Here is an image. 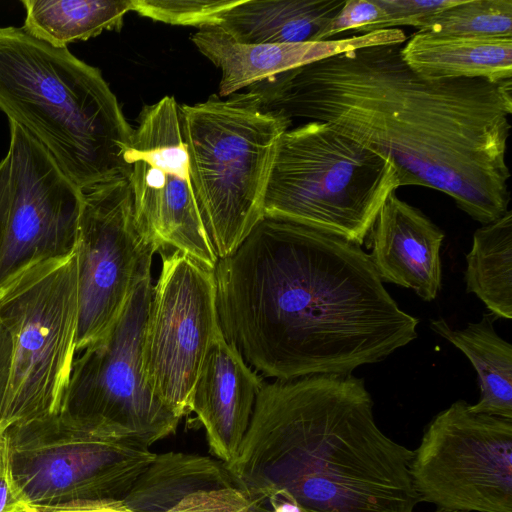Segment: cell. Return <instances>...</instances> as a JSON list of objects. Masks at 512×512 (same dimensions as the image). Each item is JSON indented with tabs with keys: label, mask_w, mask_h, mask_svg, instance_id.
Wrapping results in <instances>:
<instances>
[{
	"label": "cell",
	"mask_w": 512,
	"mask_h": 512,
	"mask_svg": "<svg viewBox=\"0 0 512 512\" xmlns=\"http://www.w3.org/2000/svg\"><path fill=\"white\" fill-rule=\"evenodd\" d=\"M401 45L341 53L238 97L290 121L327 123L389 157L400 187L436 189L472 219L493 222L509 210L511 80L425 78L403 61Z\"/></svg>",
	"instance_id": "6da1fadb"
},
{
	"label": "cell",
	"mask_w": 512,
	"mask_h": 512,
	"mask_svg": "<svg viewBox=\"0 0 512 512\" xmlns=\"http://www.w3.org/2000/svg\"><path fill=\"white\" fill-rule=\"evenodd\" d=\"M214 274L222 335L265 377L352 374L418 336L359 245L282 217L263 214Z\"/></svg>",
	"instance_id": "7a4b0ae2"
},
{
	"label": "cell",
	"mask_w": 512,
	"mask_h": 512,
	"mask_svg": "<svg viewBox=\"0 0 512 512\" xmlns=\"http://www.w3.org/2000/svg\"><path fill=\"white\" fill-rule=\"evenodd\" d=\"M373 406L352 374L264 382L226 467L248 496L282 498L302 512H413L414 451L379 428Z\"/></svg>",
	"instance_id": "3957f363"
},
{
	"label": "cell",
	"mask_w": 512,
	"mask_h": 512,
	"mask_svg": "<svg viewBox=\"0 0 512 512\" xmlns=\"http://www.w3.org/2000/svg\"><path fill=\"white\" fill-rule=\"evenodd\" d=\"M0 109L80 190L128 177L133 128L101 71L22 27H0Z\"/></svg>",
	"instance_id": "277c9868"
},
{
	"label": "cell",
	"mask_w": 512,
	"mask_h": 512,
	"mask_svg": "<svg viewBox=\"0 0 512 512\" xmlns=\"http://www.w3.org/2000/svg\"><path fill=\"white\" fill-rule=\"evenodd\" d=\"M400 187L393 161L309 121L286 130L273 158L263 214L361 246L387 197Z\"/></svg>",
	"instance_id": "5b68a950"
},
{
	"label": "cell",
	"mask_w": 512,
	"mask_h": 512,
	"mask_svg": "<svg viewBox=\"0 0 512 512\" xmlns=\"http://www.w3.org/2000/svg\"><path fill=\"white\" fill-rule=\"evenodd\" d=\"M179 118L196 203L219 260L262 217L275 150L291 121L233 96L179 106Z\"/></svg>",
	"instance_id": "8992f818"
},
{
	"label": "cell",
	"mask_w": 512,
	"mask_h": 512,
	"mask_svg": "<svg viewBox=\"0 0 512 512\" xmlns=\"http://www.w3.org/2000/svg\"><path fill=\"white\" fill-rule=\"evenodd\" d=\"M0 319L13 341L11 379L0 426L59 414L76 353V249L31 264L3 283Z\"/></svg>",
	"instance_id": "52a82bcc"
},
{
	"label": "cell",
	"mask_w": 512,
	"mask_h": 512,
	"mask_svg": "<svg viewBox=\"0 0 512 512\" xmlns=\"http://www.w3.org/2000/svg\"><path fill=\"white\" fill-rule=\"evenodd\" d=\"M152 287L148 265L106 335L74 359L59 413L96 434L149 448L175 433L181 420L154 394L142 369Z\"/></svg>",
	"instance_id": "ba28073f"
},
{
	"label": "cell",
	"mask_w": 512,
	"mask_h": 512,
	"mask_svg": "<svg viewBox=\"0 0 512 512\" xmlns=\"http://www.w3.org/2000/svg\"><path fill=\"white\" fill-rule=\"evenodd\" d=\"M14 478L31 507L125 498L157 454L57 414L7 427Z\"/></svg>",
	"instance_id": "9c48e42d"
},
{
	"label": "cell",
	"mask_w": 512,
	"mask_h": 512,
	"mask_svg": "<svg viewBox=\"0 0 512 512\" xmlns=\"http://www.w3.org/2000/svg\"><path fill=\"white\" fill-rule=\"evenodd\" d=\"M409 473L420 502L463 512H512V419L452 403L427 425Z\"/></svg>",
	"instance_id": "30bf717a"
},
{
	"label": "cell",
	"mask_w": 512,
	"mask_h": 512,
	"mask_svg": "<svg viewBox=\"0 0 512 512\" xmlns=\"http://www.w3.org/2000/svg\"><path fill=\"white\" fill-rule=\"evenodd\" d=\"M157 251L136 219L128 177L81 190L76 353L106 335Z\"/></svg>",
	"instance_id": "8fae6325"
},
{
	"label": "cell",
	"mask_w": 512,
	"mask_h": 512,
	"mask_svg": "<svg viewBox=\"0 0 512 512\" xmlns=\"http://www.w3.org/2000/svg\"><path fill=\"white\" fill-rule=\"evenodd\" d=\"M221 334L214 270L178 250L162 257L143 337L142 369L154 394L181 418L190 413L203 360Z\"/></svg>",
	"instance_id": "7c38bea8"
},
{
	"label": "cell",
	"mask_w": 512,
	"mask_h": 512,
	"mask_svg": "<svg viewBox=\"0 0 512 512\" xmlns=\"http://www.w3.org/2000/svg\"><path fill=\"white\" fill-rule=\"evenodd\" d=\"M126 159L136 219L158 251L175 248L214 270L173 96L142 108Z\"/></svg>",
	"instance_id": "4fadbf2b"
},
{
	"label": "cell",
	"mask_w": 512,
	"mask_h": 512,
	"mask_svg": "<svg viewBox=\"0 0 512 512\" xmlns=\"http://www.w3.org/2000/svg\"><path fill=\"white\" fill-rule=\"evenodd\" d=\"M10 200L0 240V286L25 267L76 249L81 190L26 130L9 121Z\"/></svg>",
	"instance_id": "5bb4252c"
},
{
	"label": "cell",
	"mask_w": 512,
	"mask_h": 512,
	"mask_svg": "<svg viewBox=\"0 0 512 512\" xmlns=\"http://www.w3.org/2000/svg\"><path fill=\"white\" fill-rule=\"evenodd\" d=\"M191 40L221 69L219 96L229 97L277 74L364 47L403 44L407 37L403 30L392 28L336 40L248 44L238 42L219 27L210 25L199 28Z\"/></svg>",
	"instance_id": "9a60e30c"
},
{
	"label": "cell",
	"mask_w": 512,
	"mask_h": 512,
	"mask_svg": "<svg viewBox=\"0 0 512 512\" xmlns=\"http://www.w3.org/2000/svg\"><path fill=\"white\" fill-rule=\"evenodd\" d=\"M134 512H245L250 497L221 461L199 454H157L125 498Z\"/></svg>",
	"instance_id": "2e32d148"
},
{
	"label": "cell",
	"mask_w": 512,
	"mask_h": 512,
	"mask_svg": "<svg viewBox=\"0 0 512 512\" xmlns=\"http://www.w3.org/2000/svg\"><path fill=\"white\" fill-rule=\"evenodd\" d=\"M263 383L222 334L212 342L193 387L190 412L203 426L210 452L226 466L238 455Z\"/></svg>",
	"instance_id": "e0dca14e"
},
{
	"label": "cell",
	"mask_w": 512,
	"mask_h": 512,
	"mask_svg": "<svg viewBox=\"0 0 512 512\" xmlns=\"http://www.w3.org/2000/svg\"><path fill=\"white\" fill-rule=\"evenodd\" d=\"M379 277L434 300L442 285L440 249L445 233L421 210L392 192L367 236Z\"/></svg>",
	"instance_id": "ac0fdd59"
},
{
	"label": "cell",
	"mask_w": 512,
	"mask_h": 512,
	"mask_svg": "<svg viewBox=\"0 0 512 512\" xmlns=\"http://www.w3.org/2000/svg\"><path fill=\"white\" fill-rule=\"evenodd\" d=\"M345 0H240L221 14L216 25L248 44L315 41Z\"/></svg>",
	"instance_id": "d6986e66"
},
{
	"label": "cell",
	"mask_w": 512,
	"mask_h": 512,
	"mask_svg": "<svg viewBox=\"0 0 512 512\" xmlns=\"http://www.w3.org/2000/svg\"><path fill=\"white\" fill-rule=\"evenodd\" d=\"M403 61L429 79L512 78V39H470L413 34L400 49Z\"/></svg>",
	"instance_id": "ffe728a7"
},
{
	"label": "cell",
	"mask_w": 512,
	"mask_h": 512,
	"mask_svg": "<svg viewBox=\"0 0 512 512\" xmlns=\"http://www.w3.org/2000/svg\"><path fill=\"white\" fill-rule=\"evenodd\" d=\"M431 329L459 349L475 368L480 397L471 411L512 419V345L501 338L488 315L463 329L434 319Z\"/></svg>",
	"instance_id": "44dd1931"
},
{
	"label": "cell",
	"mask_w": 512,
	"mask_h": 512,
	"mask_svg": "<svg viewBox=\"0 0 512 512\" xmlns=\"http://www.w3.org/2000/svg\"><path fill=\"white\" fill-rule=\"evenodd\" d=\"M22 28L55 47L86 41L103 31H119L132 0H22Z\"/></svg>",
	"instance_id": "7402d4cb"
},
{
	"label": "cell",
	"mask_w": 512,
	"mask_h": 512,
	"mask_svg": "<svg viewBox=\"0 0 512 512\" xmlns=\"http://www.w3.org/2000/svg\"><path fill=\"white\" fill-rule=\"evenodd\" d=\"M464 280L496 318H512V211L473 234Z\"/></svg>",
	"instance_id": "603a6c76"
},
{
	"label": "cell",
	"mask_w": 512,
	"mask_h": 512,
	"mask_svg": "<svg viewBox=\"0 0 512 512\" xmlns=\"http://www.w3.org/2000/svg\"><path fill=\"white\" fill-rule=\"evenodd\" d=\"M418 32L439 37L512 39V0H460L424 21Z\"/></svg>",
	"instance_id": "cb8c5ba5"
},
{
	"label": "cell",
	"mask_w": 512,
	"mask_h": 512,
	"mask_svg": "<svg viewBox=\"0 0 512 512\" xmlns=\"http://www.w3.org/2000/svg\"><path fill=\"white\" fill-rule=\"evenodd\" d=\"M240 0H132V11L154 21L202 28L216 25Z\"/></svg>",
	"instance_id": "d4e9b609"
},
{
	"label": "cell",
	"mask_w": 512,
	"mask_h": 512,
	"mask_svg": "<svg viewBox=\"0 0 512 512\" xmlns=\"http://www.w3.org/2000/svg\"><path fill=\"white\" fill-rule=\"evenodd\" d=\"M384 19V10L378 0H345L337 14L319 32L315 41L330 40L331 37L350 30L361 34L376 31Z\"/></svg>",
	"instance_id": "484cf974"
},
{
	"label": "cell",
	"mask_w": 512,
	"mask_h": 512,
	"mask_svg": "<svg viewBox=\"0 0 512 512\" xmlns=\"http://www.w3.org/2000/svg\"><path fill=\"white\" fill-rule=\"evenodd\" d=\"M460 0H378L384 10V19L376 31L413 26L417 29L431 16L458 4Z\"/></svg>",
	"instance_id": "4316f807"
},
{
	"label": "cell",
	"mask_w": 512,
	"mask_h": 512,
	"mask_svg": "<svg viewBox=\"0 0 512 512\" xmlns=\"http://www.w3.org/2000/svg\"><path fill=\"white\" fill-rule=\"evenodd\" d=\"M12 471L7 427L0 431V512H30Z\"/></svg>",
	"instance_id": "83f0119b"
},
{
	"label": "cell",
	"mask_w": 512,
	"mask_h": 512,
	"mask_svg": "<svg viewBox=\"0 0 512 512\" xmlns=\"http://www.w3.org/2000/svg\"><path fill=\"white\" fill-rule=\"evenodd\" d=\"M31 512H134L116 499L72 501L56 505L31 507Z\"/></svg>",
	"instance_id": "f1b7e54d"
},
{
	"label": "cell",
	"mask_w": 512,
	"mask_h": 512,
	"mask_svg": "<svg viewBox=\"0 0 512 512\" xmlns=\"http://www.w3.org/2000/svg\"><path fill=\"white\" fill-rule=\"evenodd\" d=\"M13 341L11 334L0 319V412L2 410L12 372Z\"/></svg>",
	"instance_id": "f546056e"
},
{
	"label": "cell",
	"mask_w": 512,
	"mask_h": 512,
	"mask_svg": "<svg viewBox=\"0 0 512 512\" xmlns=\"http://www.w3.org/2000/svg\"><path fill=\"white\" fill-rule=\"evenodd\" d=\"M251 504L245 512H302L292 502L279 498L250 497Z\"/></svg>",
	"instance_id": "4dcf8cb0"
},
{
	"label": "cell",
	"mask_w": 512,
	"mask_h": 512,
	"mask_svg": "<svg viewBox=\"0 0 512 512\" xmlns=\"http://www.w3.org/2000/svg\"><path fill=\"white\" fill-rule=\"evenodd\" d=\"M10 200V160L6 154L0 161V240Z\"/></svg>",
	"instance_id": "1f68e13d"
},
{
	"label": "cell",
	"mask_w": 512,
	"mask_h": 512,
	"mask_svg": "<svg viewBox=\"0 0 512 512\" xmlns=\"http://www.w3.org/2000/svg\"><path fill=\"white\" fill-rule=\"evenodd\" d=\"M434 512H463V511L450 510V509H446V508L437 507V509Z\"/></svg>",
	"instance_id": "d6a6232c"
},
{
	"label": "cell",
	"mask_w": 512,
	"mask_h": 512,
	"mask_svg": "<svg viewBox=\"0 0 512 512\" xmlns=\"http://www.w3.org/2000/svg\"><path fill=\"white\" fill-rule=\"evenodd\" d=\"M3 428H6V427H1V426H0V431H1Z\"/></svg>",
	"instance_id": "836d02e7"
},
{
	"label": "cell",
	"mask_w": 512,
	"mask_h": 512,
	"mask_svg": "<svg viewBox=\"0 0 512 512\" xmlns=\"http://www.w3.org/2000/svg\"><path fill=\"white\" fill-rule=\"evenodd\" d=\"M30 512H31V510H30Z\"/></svg>",
	"instance_id": "e575fe53"
}]
</instances>
